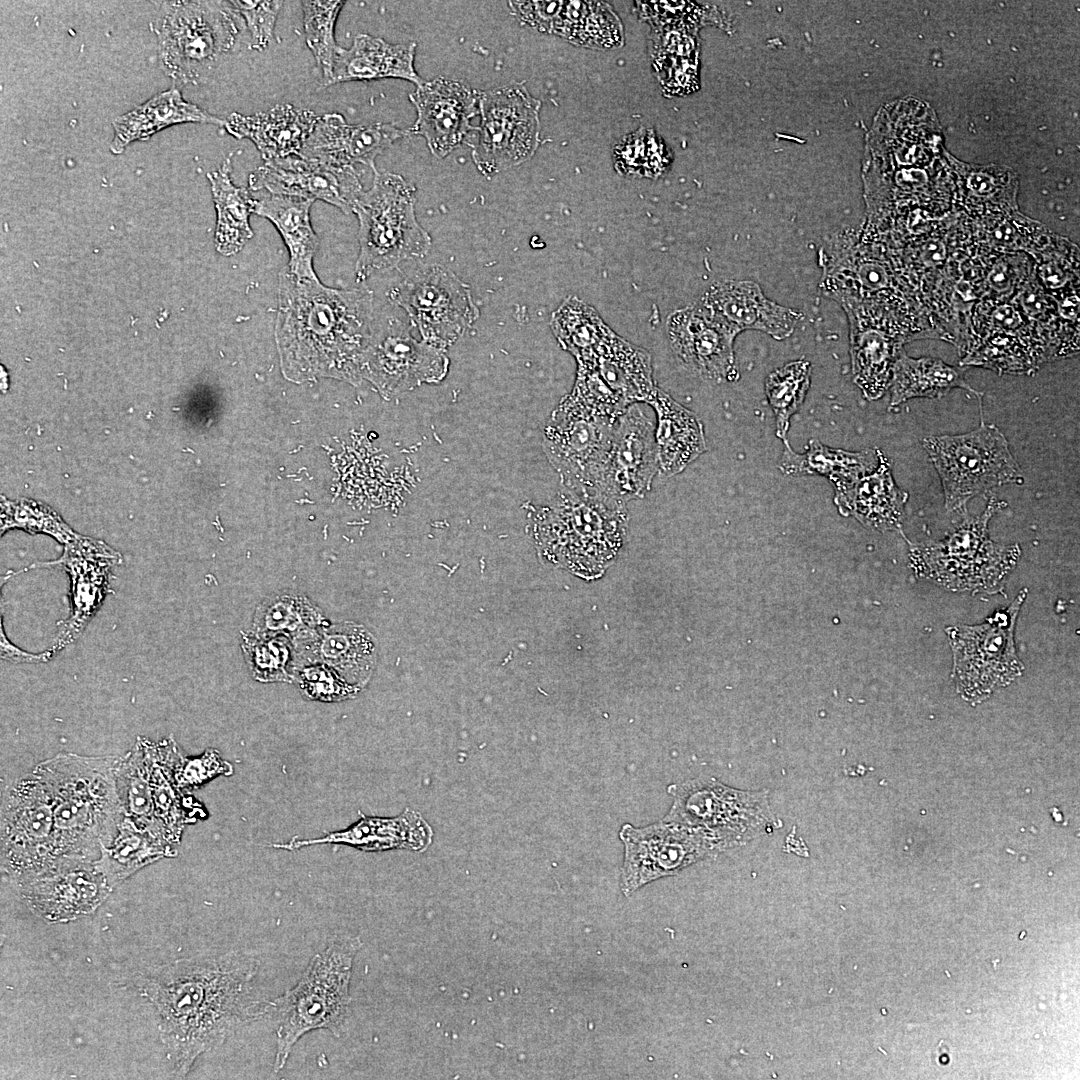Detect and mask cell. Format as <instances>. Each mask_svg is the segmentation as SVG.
Masks as SVG:
<instances>
[{
	"mask_svg": "<svg viewBox=\"0 0 1080 1080\" xmlns=\"http://www.w3.org/2000/svg\"><path fill=\"white\" fill-rule=\"evenodd\" d=\"M259 960L243 950L177 959L142 978L141 993L155 1008L160 1039L176 1077L240 1027L269 1013L258 997Z\"/></svg>",
	"mask_w": 1080,
	"mask_h": 1080,
	"instance_id": "cell-1",
	"label": "cell"
},
{
	"mask_svg": "<svg viewBox=\"0 0 1080 1080\" xmlns=\"http://www.w3.org/2000/svg\"><path fill=\"white\" fill-rule=\"evenodd\" d=\"M276 342L286 377L328 376L358 384L373 329L372 294L279 274Z\"/></svg>",
	"mask_w": 1080,
	"mask_h": 1080,
	"instance_id": "cell-2",
	"label": "cell"
},
{
	"mask_svg": "<svg viewBox=\"0 0 1080 1080\" xmlns=\"http://www.w3.org/2000/svg\"><path fill=\"white\" fill-rule=\"evenodd\" d=\"M119 758L59 753L34 768L52 800L62 867L97 861L116 835L124 818L116 785Z\"/></svg>",
	"mask_w": 1080,
	"mask_h": 1080,
	"instance_id": "cell-3",
	"label": "cell"
},
{
	"mask_svg": "<svg viewBox=\"0 0 1080 1080\" xmlns=\"http://www.w3.org/2000/svg\"><path fill=\"white\" fill-rule=\"evenodd\" d=\"M821 288L838 303L853 301L883 307L903 319L917 339L938 338L896 253L867 226L843 231L820 249Z\"/></svg>",
	"mask_w": 1080,
	"mask_h": 1080,
	"instance_id": "cell-4",
	"label": "cell"
},
{
	"mask_svg": "<svg viewBox=\"0 0 1080 1080\" xmlns=\"http://www.w3.org/2000/svg\"><path fill=\"white\" fill-rule=\"evenodd\" d=\"M361 947L357 936L331 935L296 985L270 1001L269 1014L276 1023L275 1073L285 1067L305 1034L324 1029L340 1035L349 1013L353 963Z\"/></svg>",
	"mask_w": 1080,
	"mask_h": 1080,
	"instance_id": "cell-5",
	"label": "cell"
},
{
	"mask_svg": "<svg viewBox=\"0 0 1080 1080\" xmlns=\"http://www.w3.org/2000/svg\"><path fill=\"white\" fill-rule=\"evenodd\" d=\"M627 522L626 507H611L566 490L538 511L534 538L543 557L581 577L594 578L616 557Z\"/></svg>",
	"mask_w": 1080,
	"mask_h": 1080,
	"instance_id": "cell-6",
	"label": "cell"
},
{
	"mask_svg": "<svg viewBox=\"0 0 1080 1080\" xmlns=\"http://www.w3.org/2000/svg\"><path fill=\"white\" fill-rule=\"evenodd\" d=\"M179 753L171 737L159 743L139 737L116 773L124 816L176 851L184 827L206 817L203 806L175 784L173 769Z\"/></svg>",
	"mask_w": 1080,
	"mask_h": 1080,
	"instance_id": "cell-7",
	"label": "cell"
},
{
	"mask_svg": "<svg viewBox=\"0 0 1080 1080\" xmlns=\"http://www.w3.org/2000/svg\"><path fill=\"white\" fill-rule=\"evenodd\" d=\"M372 187L358 199L353 213L359 222L356 280L375 271L397 267L402 261L424 257L429 234L415 214L414 187L401 175L377 170Z\"/></svg>",
	"mask_w": 1080,
	"mask_h": 1080,
	"instance_id": "cell-8",
	"label": "cell"
},
{
	"mask_svg": "<svg viewBox=\"0 0 1080 1080\" xmlns=\"http://www.w3.org/2000/svg\"><path fill=\"white\" fill-rule=\"evenodd\" d=\"M1004 505L991 495L981 515L965 518L945 539L911 545L917 574L957 591L997 590L1020 556L1017 545L996 544L988 536L989 520Z\"/></svg>",
	"mask_w": 1080,
	"mask_h": 1080,
	"instance_id": "cell-9",
	"label": "cell"
},
{
	"mask_svg": "<svg viewBox=\"0 0 1080 1080\" xmlns=\"http://www.w3.org/2000/svg\"><path fill=\"white\" fill-rule=\"evenodd\" d=\"M239 20L229 1L164 2L156 28L162 69L196 85L235 45Z\"/></svg>",
	"mask_w": 1080,
	"mask_h": 1080,
	"instance_id": "cell-10",
	"label": "cell"
},
{
	"mask_svg": "<svg viewBox=\"0 0 1080 1080\" xmlns=\"http://www.w3.org/2000/svg\"><path fill=\"white\" fill-rule=\"evenodd\" d=\"M941 479L946 509L960 512L969 500L1005 484L1021 483L1020 466L1008 441L993 424L981 425L966 434L923 438Z\"/></svg>",
	"mask_w": 1080,
	"mask_h": 1080,
	"instance_id": "cell-11",
	"label": "cell"
},
{
	"mask_svg": "<svg viewBox=\"0 0 1080 1080\" xmlns=\"http://www.w3.org/2000/svg\"><path fill=\"white\" fill-rule=\"evenodd\" d=\"M63 868L52 800L32 771L5 790L1 807V870L15 887Z\"/></svg>",
	"mask_w": 1080,
	"mask_h": 1080,
	"instance_id": "cell-12",
	"label": "cell"
},
{
	"mask_svg": "<svg viewBox=\"0 0 1080 1080\" xmlns=\"http://www.w3.org/2000/svg\"><path fill=\"white\" fill-rule=\"evenodd\" d=\"M673 798L666 820L705 829L733 848L778 826L768 790L732 788L710 776H699L668 787Z\"/></svg>",
	"mask_w": 1080,
	"mask_h": 1080,
	"instance_id": "cell-13",
	"label": "cell"
},
{
	"mask_svg": "<svg viewBox=\"0 0 1080 1080\" xmlns=\"http://www.w3.org/2000/svg\"><path fill=\"white\" fill-rule=\"evenodd\" d=\"M619 839L624 846L620 889L625 896L733 848L712 832L664 818L640 827L625 823L619 830Z\"/></svg>",
	"mask_w": 1080,
	"mask_h": 1080,
	"instance_id": "cell-14",
	"label": "cell"
},
{
	"mask_svg": "<svg viewBox=\"0 0 1080 1080\" xmlns=\"http://www.w3.org/2000/svg\"><path fill=\"white\" fill-rule=\"evenodd\" d=\"M618 419L590 411L570 394L551 413L543 432V450L566 490L593 496Z\"/></svg>",
	"mask_w": 1080,
	"mask_h": 1080,
	"instance_id": "cell-15",
	"label": "cell"
},
{
	"mask_svg": "<svg viewBox=\"0 0 1080 1080\" xmlns=\"http://www.w3.org/2000/svg\"><path fill=\"white\" fill-rule=\"evenodd\" d=\"M1025 596L1026 590L981 625L947 630L954 654L956 685L966 699L981 701L1021 675L1023 666L1017 658L1013 636Z\"/></svg>",
	"mask_w": 1080,
	"mask_h": 1080,
	"instance_id": "cell-16",
	"label": "cell"
},
{
	"mask_svg": "<svg viewBox=\"0 0 1080 1080\" xmlns=\"http://www.w3.org/2000/svg\"><path fill=\"white\" fill-rule=\"evenodd\" d=\"M540 102L523 84L478 93L480 125L472 160L485 176L528 160L539 143Z\"/></svg>",
	"mask_w": 1080,
	"mask_h": 1080,
	"instance_id": "cell-17",
	"label": "cell"
},
{
	"mask_svg": "<svg viewBox=\"0 0 1080 1080\" xmlns=\"http://www.w3.org/2000/svg\"><path fill=\"white\" fill-rule=\"evenodd\" d=\"M388 295L406 311L423 341L442 350L454 344L480 314L470 287L439 264L418 268Z\"/></svg>",
	"mask_w": 1080,
	"mask_h": 1080,
	"instance_id": "cell-18",
	"label": "cell"
},
{
	"mask_svg": "<svg viewBox=\"0 0 1080 1080\" xmlns=\"http://www.w3.org/2000/svg\"><path fill=\"white\" fill-rule=\"evenodd\" d=\"M850 328L851 371L864 398L877 400L889 389L903 345L916 338L895 313L869 303L843 301Z\"/></svg>",
	"mask_w": 1080,
	"mask_h": 1080,
	"instance_id": "cell-19",
	"label": "cell"
},
{
	"mask_svg": "<svg viewBox=\"0 0 1080 1080\" xmlns=\"http://www.w3.org/2000/svg\"><path fill=\"white\" fill-rule=\"evenodd\" d=\"M444 350L415 340L396 318L374 326L364 357L362 377L385 397L410 391L423 383H439L447 375Z\"/></svg>",
	"mask_w": 1080,
	"mask_h": 1080,
	"instance_id": "cell-20",
	"label": "cell"
},
{
	"mask_svg": "<svg viewBox=\"0 0 1080 1080\" xmlns=\"http://www.w3.org/2000/svg\"><path fill=\"white\" fill-rule=\"evenodd\" d=\"M658 472L655 427L638 406L619 417L612 446L593 498L611 507H626L650 490Z\"/></svg>",
	"mask_w": 1080,
	"mask_h": 1080,
	"instance_id": "cell-21",
	"label": "cell"
},
{
	"mask_svg": "<svg viewBox=\"0 0 1080 1080\" xmlns=\"http://www.w3.org/2000/svg\"><path fill=\"white\" fill-rule=\"evenodd\" d=\"M120 562L119 553L102 541L76 535L66 544L59 559L32 566H60L70 580V613L58 624L60 627L48 649L52 657L82 635L107 595L113 592L112 571Z\"/></svg>",
	"mask_w": 1080,
	"mask_h": 1080,
	"instance_id": "cell-22",
	"label": "cell"
},
{
	"mask_svg": "<svg viewBox=\"0 0 1080 1080\" xmlns=\"http://www.w3.org/2000/svg\"><path fill=\"white\" fill-rule=\"evenodd\" d=\"M249 188L270 194L322 200L346 214L364 192L354 167L336 166L299 155L265 161L249 176Z\"/></svg>",
	"mask_w": 1080,
	"mask_h": 1080,
	"instance_id": "cell-23",
	"label": "cell"
},
{
	"mask_svg": "<svg viewBox=\"0 0 1080 1080\" xmlns=\"http://www.w3.org/2000/svg\"><path fill=\"white\" fill-rule=\"evenodd\" d=\"M23 902L50 923H67L93 914L113 886L96 862L65 866L16 887Z\"/></svg>",
	"mask_w": 1080,
	"mask_h": 1080,
	"instance_id": "cell-24",
	"label": "cell"
},
{
	"mask_svg": "<svg viewBox=\"0 0 1080 1080\" xmlns=\"http://www.w3.org/2000/svg\"><path fill=\"white\" fill-rule=\"evenodd\" d=\"M409 98L417 119L408 134L423 136L437 158L447 156L476 129L471 119L479 113L478 93L462 82L437 77L417 86Z\"/></svg>",
	"mask_w": 1080,
	"mask_h": 1080,
	"instance_id": "cell-25",
	"label": "cell"
},
{
	"mask_svg": "<svg viewBox=\"0 0 1080 1080\" xmlns=\"http://www.w3.org/2000/svg\"><path fill=\"white\" fill-rule=\"evenodd\" d=\"M673 352L682 365L707 380L737 376L733 336L699 304L677 309L666 324Z\"/></svg>",
	"mask_w": 1080,
	"mask_h": 1080,
	"instance_id": "cell-26",
	"label": "cell"
},
{
	"mask_svg": "<svg viewBox=\"0 0 1080 1080\" xmlns=\"http://www.w3.org/2000/svg\"><path fill=\"white\" fill-rule=\"evenodd\" d=\"M700 305L733 336L757 330L776 340L788 338L803 315L768 299L760 286L748 280L712 284Z\"/></svg>",
	"mask_w": 1080,
	"mask_h": 1080,
	"instance_id": "cell-27",
	"label": "cell"
},
{
	"mask_svg": "<svg viewBox=\"0 0 1080 1080\" xmlns=\"http://www.w3.org/2000/svg\"><path fill=\"white\" fill-rule=\"evenodd\" d=\"M406 134L391 123L351 125L330 113L319 116L298 155L336 166L360 163L375 171V158Z\"/></svg>",
	"mask_w": 1080,
	"mask_h": 1080,
	"instance_id": "cell-28",
	"label": "cell"
},
{
	"mask_svg": "<svg viewBox=\"0 0 1080 1080\" xmlns=\"http://www.w3.org/2000/svg\"><path fill=\"white\" fill-rule=\"evenodd\" d=\"M510 8L532 27L593 47H611L621 40L620 24L598 2L513 1Z\"/></svg>",
	"mask_w": 1080,
	"mask_h": 1080,
	"instance_id": "cell-29",
	"label": "cell"
},
{
	"mask_svg": "<svg viewBox=\"0 0 1080 1080\" xmlns=\"http://www.w3.org/2000/svg\"><path fill=\"white\" fill-rule=\"evenodd\" d=\"M359 815L358 821L346 829L314 839L293 838L271 846L288 851L319 844H342L362 851H424L432 843L431 826L418 811L411 808L392 818Z\"/></svg>",
	"mask_w": 1080,
	"mask_h": 1080,
	"instance_id": "cell-30",
	"label": "cell"
},
{
	"mask_svg": "<svg viewBox=\"0 0 1080 1080\" xmlns=\"http://www.w3.org/2000/svg\"><path fill=\"white\" fill-rule=\"evenodd\" d=\"M295 648L298 663L322 662L361 689L370 680L377 661L374 636L363 625L349 621L329 623L314 637Z\"/></svg>",
	"mask_w": 1080,
	"mask_h": 1080,
	"instance_id": "cell-31",
	"label": "cell"
},
{
	"mask_svg": "<svg viewBox=\"0 0 1080 1080\" xmlns=\"http://www.w3.org/2000/svg\"><path fill=\"white\" fill-rule=\"evenodd\" d=\"M319 116L291 104L275 105L253 115L232 113L225 129L237 139H249L265 161L298 155Z\"/></svg>",
	"mask_w": 1080,
	"mask_h": 1080,
	"instance_id": "cell-32",
	"label": "cell"
},
{
	"mask_svg": "<svg viewBox=\"0 0 1080 1080\" xmlns=\"http://www.w3.org/2000/svg\"><path fill=\"white\" fill-rule=\"evenodd\" d=\"M415 50V42L391 44L379 37L358 34L350 48H338L326 86L381 78H400L419 86L424 80L414 67Z\"/></svg>",
	"mask_w": 1080,
	"mask_h": 1080,
	"instance_id": "cell-33",
	"label": "cell"
},
{
	"mask_svg": "<svg viewBox=\"0 0 1080 1080\" xmlns=\"http://www.w3.org/2000/svg\"><path fill=\"white\" fill-rule=\"evenodd\" d=\"M646 403L657 416L658 472L664 477L674 476L706 451L703 423L657 386Z\"/></svg>",
	"mask_w": 1080,
	"mask_h": 1080,
	"instance_id": "cell-34",
	"label": "cell"
},
{
	"mask_svg": "<svg viewBox=\"0 0 1080 1080\" xmlns=\"http://www.w3.org/2000/svg\"><path fill=\"white\" fill-rule=\"evenodd\" d=\"M908 493L895 483L891 466L883 455L878 467L851 486L835 491L834 502L844 516H853L868 528L898 529Z\"/></svg>",
	"mask_w": 1080,
	"mask_h": 1080,
	"instance_id": "cell-35",
	"label": "cell"
},
{
	"mask_svg": "<svg viewBox=\"0 0 1080 1080\" xmlns=\"http://www.w3.org/2000/svg\"><path fill=\"white\" fill-rule=\"evenodd\" d=\"M184 123L224 126L225 120L186 101L181 92L172 87L115 118L112 122L114 134L109 150L112 154L119 155L132 142L145 141L169 126Z\"/></svg>",
	"mask_w": 1080,
	"mask_h": 1080,
	"instance_id": "cell-36",
	"label": "cell"
},
{
	"mask_svg": "<svg viewBox=\"0 0 1080 1080\" xmlns=\"http://www.w3.org/2000/svg\"><path fill=\"white\" fill-rule=\"evenodd\" d=\"M604 383L627 405L646 403L656 388L650 354L612 331L590 363Z\"/></svg>",
	"mask_w": 1080,
	"mask_h": 1080,
	"instance_id": "cell-37",
	"label": "cell"
},
{
	"mask_svg": "<svg viewBox=\"0 0 1080 1080\" xmlns=\"http://www.w3.org/2000/svg\"><path fill=\"white\" fill-rule=\"evenodd\" d=\"M779 463V470L787 476L819 475L826 477L835 491L845 489L861 477L874 471L883 453L875 449L851 452L823 445L811 439L803 453L794 451L787 440Z\"/></svg>",
	"mask_w": 1080,
	"mask_h": 1080,
	"instance_id": "cell-38",
	"label": "cell"
},
{
	"mask_svg": "<svg viewBox=\"0 0 1080 1080\" xmlns=\"http://www.w3.org/2000/svg\"><path fill=\"white\" fill-rule=\"evenodd\" d=\"M314 200L270 194L255 200L254 213L270 220L290 253L287 266L299 278L318 279L313 269V257L318 238L311 226L310 208Z\"/></svg>",
	"mask_w": 1080,
	"mask_h": 1080,
	"instance_id": "cell-39",
	"label": "cell"
},
{
	"mask_svg": "<svg viewBox=\"0 0 1080 1080\" xmlns=\"http://www.w3.org/2000/svg\"><path fill=\"white\" fill-rule=\"evenodd\" d=\"M328 624L317 605L304 594L290 590L271 594L259 603L251 630L260 635L285 636L297 647Z\"/></svg>",
	"mask_w": 1080,
	"mask_h": 1080,
	"instance_id": "cell-40",
	"label": "cell"
},
{
	"mask_svg": "<svg viewBox=\"0 0 1080 1080\" xmlns=\"http://www.w3.org/2000/svg\"><path fill=\"white\" fill-rule=\"evenodd\" d=\"M890 406L912 398H941L954 388L968 390L981 401L982 393L965 380L963 369L931 357L912 358L903 350L893 368Z\"/></svg>",
	"mask_w": 1080,
	"mask_h": 1080,
	"instance_id": "cell-41",
	"label": "cell"
},
{
	"mask_svg": "<svg viewBox=\"0 0 1080 1080\" xmlns=\"http://www.w3.org/2000/svg\"><path fill=\"white\" fill-rule=\"evenodd\" d=\"M231 168V158L227 157L219 169L208 174L217 211L215 244L224 255L239 252L253 236L249 216L254 212L255 199L247 189L233 184Z\"/></svg>",
	"mask_w": 1080,
	"mask_h": 1080,
	"instance_id": "cell-42",
	"label": "cell"
},
{
	"mask_svg": "<svg viewBox=\"0 0 1080 1080\" xmlns=\"http://www.w3.org/2000/svg\"><path fill=\"white\" fill-rule=\"evenodd\" d=\"M177 853L124 817L116 835L101 848L95 862L114 887L144 866L162 858L175 857Z\"/></svg>",
	"mask_w": 1080,
	"mask_h": 1080,
	"instance_id": "cell-43",
	"label": "cell"
},
{
	"mask_svg": "<svg viewBox=\"0 0 1080 1080\" xmlns=\"http://www.w3.org/2000/svg\"><path fill=\"white\" fill-rule=\"evenodd\" d=\"M551 329L577 363H590L612 332L594 308L575 296L568 297L552 314Z\"/></svg>",
	"mask_w": 1080,
	"mask_h": 1080,
	"instance_id": "cell-44",
	"label": "cell"
},
{
	"mask_svg": "<svg viewBox=\"0 0 1080 1080\" xmlns=\"http://www.w3.org/2000/svg\"><path fill=\"white\" fill-rule=\"evenodd\" d=\"M241 649L252 677L262 683H293L298 653L285 636L241 632Z\"/></svg>",
	"mask_w": 1080,
	"mask_h": 1080,
	"instance_id": "cell-45",
	"label": "cell"
},
{
	"mask_svg": "<svg viewBox=\"0 0 1080 1080\" xmlns=\"http://www.w3.org/2000/svg\"><path fill=\"white\" fill-rule=\"evenodd\" d=\"M811 382V364L792 361L771 372L765 380V394L776 418V435L787 440L791 416L801 407Z\"/></svg>",
	"mask_w": 1080,
	"mask_h": 1080,
	"instance_id": "cell-46",
	"label": "cell"
},
{
	"mask_svg": "<svg viewBox=\"0 0 1080 1080\" xmlns=\"http://www.w3.org/2000/svg\"><path fill=\"white\" fill-rule=\"evenodd\" d=\"M344 1H302L305 38L326 86L331 79L339 46L334 30Z\"/></svg>",
	"mask_w": 1080,
	"mask_h": 1080,
	"instance_id": "cell-47",
	"label": "cell"
},
{
	"mask_svg": "<svg viewBox=\"0 0 1080 1080\" xmlns=\"http://www.w3.org/2000/svg\"><path fill=\"white\" fill-rule=\"evenodd\" d=\"M293 683L306 699L325 703L354 698L361 690L319 661L299 662Z\"/></svg>",
	"mask_w": 1080,
	"mask_h": 1080,
	"instance_id": "cell-48",
	"label": "cell"
},
{
	"mask_svg": "<svg viewBox=\"0 0 1080 1080\" xmlns=\"http://www.w3.org/2000/svg\"><path fill=\"white\" fill-rule=\"evenodd\" d=\"M569 394L590 411L613 419H618L629 407L589 364H577L575 383Z\"/></svg>",
	"mask_w": 1080,
	"mask_h": 1080,
	"instance_id": "cell-49",
	"label": "cell"
},
{
	"mask_svg": "<svg viewBox=\"0 0 1080 1080\" xmlns=\"http://www.w3.org/2000/svg\"><path fill=\"white\" fill-rule=\"evenodd\" d=\"M19 528L29 533L48 534L67 544L76 534L53 511L37 505L20 504L6 506L2 513L1 533Z\"/></svg>",
	"mask_w": 1080,
	"mask_h": 1080,
	"instance_id": "cell-50",
	"label": "cell"
},
{
	"mask_svg": "<svg viewBox=\"0 0 1080 1080\" xmlns=\"http://www.w3.org/2000/svg\"><path fill=\"white\" fill-rule=\"evenodd\" d=\"M234 12L245 22L251 39V48L262 51L274 40L277 17L283 1L243 0L229 1Z\"/></svg>",
	"mask_w": 1080,
	"mask_h": 1080,
	"instance_id": "cell-51",
	"label": "cell"
},
{
	"mask_svg": "<svg viewBox=\"0 0 1080 1080\" xmlns=\"http://www.w3.org/2000/svg\"><path fill=\"white\" fill-rule=\"evenodd\" d=\"M232 773V765L223 760L215 749H207L194 758H186L179 753L173 769L175 784L182 791L196 789L219 775L229 776Z\"/></svg>",
	"mask_w": 1080,
	"mask_h": 1080,
	"instance_id": "cell-52",
	"label": "cell"
},
{
	"mask_svg": "<svg viewBox=\"0 0 1080 1080\" xmlns=\"http://www.w3.org/2000/svg\"><path fill=\"white\" fill-rule=\"evenodd\" d=\"M651 136L652 133L648 131L636 133L627 138L617 148V166L621 167L624 173L655 177L665 169L667 164L648 157H667L662 145L647 154L645 153V148Z\"/></svg>",
	"mask_w": 1080,
	"mask_h": 1080,
	"instance_id": "cell-53",
	"label": "cell"
},
{
	"mask_svg": "<svg viewBox=\"0 0 1080 1080\" xmlns=\"http://www.w3.org/2000/svg\"><path fill=\"white\" fill-rule=\"evenodd\" d=\"M2 619L3 618L1 617L0 655L3 660L15 663H43L51 660L52 655L48 650L40 653H32L13 644L5 633Z\"/></svg>",
	"mask_w": 1080,
	"mask_h": 1080,
	"instance_id": "cell-54",
	"label": "cell"
},
{
	"mask_svg": "<svg viewBox=\"0 0 1080 1080\" xmlns=\"http://www.w3.org/2000/svg\"><path fill=\"white\" fill-rule=\"evenodd\" d=\"M993 178L987 175L975 174L968 178L967 186L976 197L995 200V195L1003 190V186L993 182Z\"/></svg>",
	"mask_w": 1080,
	"mask_h": 1080,
	"instance_id": "cell-55",
	"label": "cell"
}]
</instances>
